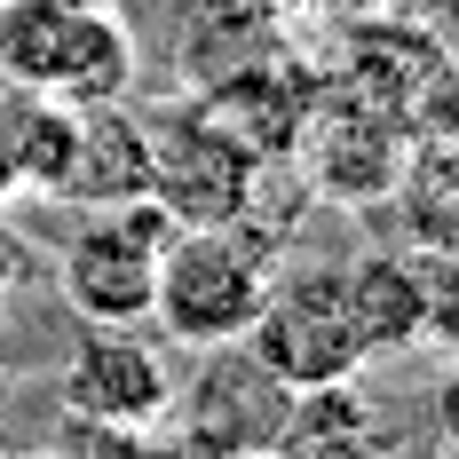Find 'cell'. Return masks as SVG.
I'll use <instances>...</instances> for the list:
<instances>
[{
  "label": "cell",
  "instance_id": "1",
  "mask_svg": "<svg viewBox=\"0 0 459 459\" xmlns=\"http://www.w3.org/2000/svg\"><path fill=\"white\" fill-rule=\"evenodd\" d=\"M0 80L72 111L135 95V32L111 0H0Z\"/></svg>",
  "mask_w": 459,
  "mask_h": 459
},
{
  "label": "cell",
  "instance_id": "2",
  "mask_svg": "<svg viewBox=\"0 0 459 459\" xmlns=\"http://www.w3.org/2000/svg\"><path fill=\"white\" fill-rule=\"evenodd\" d=\"M270 277H277V262L262 238H246V222H190L159 254L151 325L167 341H183V349H230V341H246Z\"/></svg>",
  "mask_w": 459,
  "mask_h": 459
},
{
  "label": "cell",
  "instance_id": "3",
  "mask_svg": "<svg viewBox=\"0 0 459 459\" xmlns=\"http://www.w3.org/2000/svg\"><path fill=\"white\" fill-rule=\"evenodd\" d=\"M151 198L175 214V222H246L254 190H262V151L230 127L206 95L183 103H159L151 119Z\"/></svg>",
  "mask_w": 459,
  "mask_h": 459
},
{
  "label": "cell",
  "instance_id": "4",
  "mask_svg": "<svg viewBox=\"0 0 459 459\" xmlns=\"http://www.w3.org/2000/svg\"><path fill=\"white\" fill-rule=\"evenodd\" d=\"M246 357L270 372L277 388H293V396L357 380L365 372V349H357V325H349L341 262H309V270L270 277L262 309L246 325Z\"/></svg>",
  "mask_w": 459,
  "mask_h": 459
},
{
  "label": "cell",
  "instance_id": "5",
  "mask_svg": "<svg viewBox=\"0 0 459 459\" xmlns=\"http://www.w3.org/2000/svg\"><path fill=\"white\" fill-rule=\"evenodd\" d=\"M175 214L159 198H127V206H95L72 230V246L56 254V293L72 301L80 325H151V293H159V254L175 238Z\"/></svg>",
  "mask_w": 459,
  "mask_h": 459
},
{
  "label": "cell",
  "instance_id": "6",
  "mask_svg": "<svg viewBox=\"0 0 459 459\" xmlns=\"http://www.w3.org/2000/svg\"><path fill=\"white\" fill-rule=\"evenodd\" d=\"M206 365L159 420V444L175 459H270L293 412V388H277L270 372L246 357V341L230 349H198Z\"/></svg>",
  "mask_w": 459,
  "mask_h": 459
},
{
  "label": "cell",
  "instance_id": "7",
  "mask_svg": "<svg viewBox=\"0 0 459 459\" xmlns=\"http://www.w3.org/2000/svg\"><path fill=\"white\" fill-rule=\"evenodd\" d=\"M293 159L309 167V183L333 206H380L404 183V119L349 88H325L301 143H293Z\"/></svg>",
  "mask_w": 459,
  "mask_h": 459
},
{
  "label": "cell",
  "instance_id": "8",
  "mask_svg": "<svg viewBox=\"0 0 459 459\" xmlns=\"http://www.w3.org/2000/svg\"><path fill=\"white\" fill-rule=\"evenodd\" d=\"M175 404V372L143 325H88L64 357V412L95 428H159Z\"/></svg>",
  "mask_w": 459,
  "mask_h": 459
},
{
  "label": "cell",
  "instance_id": "9",
  "mask_svg": "<svg viewBox=\"0 0 459 459\" xmlns=\"http://www.w3.org/2000/svg\"><path fill=\"white\" fill-rule=\"evenodd\" d=\"M64 198H80L88 214L95 206L151 198V127H143V111H127V95L80 111V151H72V183H64Z\"/></svg>",
  "mask_w": 459,
  "mask_h": 459
},
{
  "label": "cell",
  "instance_id": "10",
  "mask_svg": "<svg viewBox=\"0 0 459 459\" xmlns=\"http://www.w3.org/2000/svg\"><path fill=\"white\" fill-rule=\"evenodd\" d=\"M349 285V325H357V349L365 365L380 357H412L420 349V285H412V246H365L357 262H341Z\"/></svg>",
  "mask_w": 459,
  "mask_h": 459
},
{
  "label": "cell",
  "instance_id": "11",
  "mask_svg": "<svg viewBox=\"0 0 459 459\" xmlns=\"http://www.w3.org/2000/svg\"><path fill=\"white\" fill-rule=\"evenodd\" d=\"M72 151H80V111H72V103L32 95V88L0 95V159H8V183L16 190L64 198V183H72Z\"/></svg>",
  "mask_w": 459,
  "mask_h": 459
},
{
  "label": "cell",
  "instance_id": "12",
  "mask_svg": "<svg viewBox=\"0 0 459 459\" xmlns=\"http://www.w3.org/2000/svg\"><path fill=\"white\" fill-rule=\"evenodd\" d=\"M436 64H444V48L428 40L420 24H404V16L396 24H357L349 48H341V88L404 119V103L436 80Z\"/></svg>",
  "mask_w": 459,
  "mask_h": 459
},
{
  "label": "cell",
  "instance_id": "13",
  "mask_svg": "<svg viewBox=\"0 0 459 459\" xmlns=\"http://www.w3.org/2000/svg\"><path fill=\"white\" fill-rule=\"evenodd\" d=\"M404 175L459 198V64L444 56L436 80L404 103Z\"/></svg>",
  "mask_w": 459,
  "mask_h": 459
},
{
  "label": "cell",
  "instance_id": "14",
  "mask_svg": "<svg viewBox=\"0 0 459 459\" xmlns=\"http://www.w3.org/2000/svg\"><path fill=\"white\" fill-rule=\"evenodd\" d=\"M270 459H372V428H365V404H357V380L293 396L285 436H277Z\"/></svg>",
  "mask_w": 459,
  "mask_h": 459
},
{
  "label": "cell",
  "instance_id": "15",
  "mask_svg": "<svg viewBox=\"0 0 459 459\" xmlns=\"http://www.w3.org/2000/svg\"><path fill=\"white\" fill-rule=\"evenodd\" d=\"M420 285V349L459 357V246H412Z\"/></svg>",
  "mask_w": 459,
  "mask_h": 459
},
{
  "label": "cell",
  "instance_id": "16",
  "mask_svg": "<svg viewBox=\"0 0 459 459\" xmlns=\"http://www.w3.org/2000/svg\"><path fill=\"white\" fill-rule=\"evenodd\" d=\"M64 459H175V452L159 444V428H95V420H72Z\"/></svg>",
  "mask_w": 459,
  "mask_h": 459
},
{
  "label": "cell",
  "instance_id": "17",
  "mask_svg": "<svg viewBox=\"0 0 459 459\" xmlns=\"http://www.w3.org/2000/svg\"><path fill=\"white\" fill-rule=\"evenodd\" d=\"M428 412H436V444H444V459H459V357H444V380H436Z\"/></svg>",
  "mask_w": 459,
  "mask_h": 459
},
{
  "label": "cell",
  "instance_id": "18",
  "mask_svg": "<svg viewBox=\"0 0 459 459\" xmlns=\"http://www.w3.org/2000/svg\"><path fill=\"white\" fill-rule=\"evenodd\" d=\"M16 270H24V246H16V238H8V230H0V293H8V285H16Z\"/></svg>",
  "mask_w": 459,
  "mask_h": 459
},
{
  "label": "cell",
  "instance_id": "19",
  "mask_svg": "<svg viewBox=\"0 0 459 459\" xmlns=\"http://www.w3.org/2000/svg\"><path fill=\"white\" fill-rule=\"evenodd\" d=\"M285 8H349V0H285Z\"/></svg>",
  "mask_w": 459,
  "mask_h": 459
},
{
  "label": "cell",
  "instance_id": "20",
  "mask_svg": "<svg viewBox=\"0 0 459 459\" xmlns=\"http://www.w3.org/2000/svg\"><path fill=\"white\" fill-rule=\"evenodd\" d=\"M8 190H16V183H8V159H0V198H8Z\"/></svg>",
  "mask_w": 459,
  "mask_h": 459
},
{
  "label": "cell",
  "instance_id": "21",
  "mask_svg": "<svg viewBox=\"0 0 459 459\" xmlns=\"http://www.w3.org/2000/svg\"><path fill=\"white\" fill-rule=\"evenodd\" d=\"M452 246H459V238H452Z\"/></svg>",
  "mask_w": 459,
  "mask_h": 459
}]
</instances>
